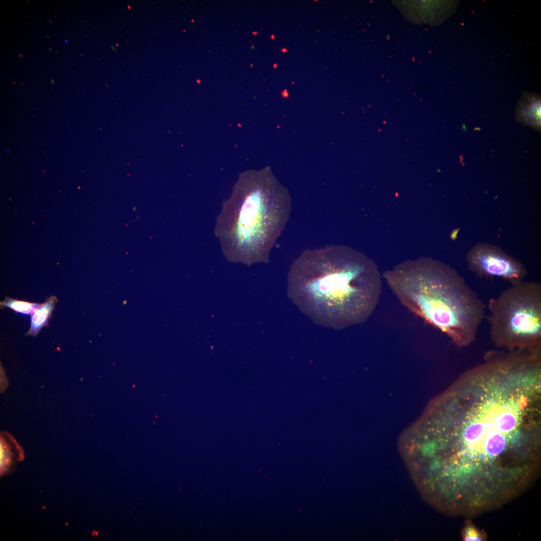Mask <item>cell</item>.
Returning a JSON list of instances; mask_svg holds the SVG:
<instances>
[{
    "label": "cell",
    "mask_w": 541,
    "mask_h": 541,
    "mask_svg": "<svg viewBox=\"0 0 541 541\" xmlns=\"http://www.w3.org/2000/svg\"><path fill=\"white\" fill-rule=\"evenodd\" d=\"M430 404L427 442L448 465L470 471L516 459L540 431L541 372L516 352H492Z\"/></svg>",
    "instance_id": "obj_1"
},
{
    "label": "cell",
    "mask_w": 541,
    "mask_h": 541,
    "mask_svg": "<svg viewBox=\"0 0 541 541\" xmlns=\"http://www.w3.org/2000/svg\"><path fill=\"white\" fill-rule=\"evenodd\" d=\"M287 294L315 323L335 329L362 324L377 307L381 278L375 263L344 245L303 251L288 276Z\"/></svg>",
    "instance_id": "obj_2"
},
{
    "label": "cell",
    "mask_w": 541,
    "mask_h": 541,
    "mask_svg": "<svg viewBox=\"0 0 541 541\" xmlns=\"http://www.w3.org/2000/svg\"><path fill=\"white\" fill-rule=\"evenodd\" d=\"M384 278L401 304L458 347L476 339L486 306L454 269L429 258L408 260Z\"/></svg>",
    "instance_id": "obj_3"
},
{
    "label": "cell",
    "mask_w": 541,
    "mask_h": 541,
    "mask_svg": "<svg viewBox=\"0 0 541 541\" xmlns=\"http://www.w3.org/2000/svg\"><path fill=\"white\" fill-rule=\"evenodd\" d=\"M291 210L288 192L269 172H243L223 203L215 226L226 258L248 265L267 262Z\"/></svg>",
    "instance_id": "obj_4"
},
{
    "label": "cell",
    "mask_w": 541,
    "mask_h": 541,
    "mask_svg": "<svg viewBox=\"0 0 541 541\" xmlns=\"http://www.w3.org/2000/svg\"><path fill=\"white\" fill-rule=\"evenodd\" d=\"M490 338L507 349L541 346V285L512 284L488 303Z\"/></svg>",
    "instance_id": "obj_5"
},
{
    "label": "cell",
    "mask_w": 541,
    "mask_h": 541,
    "mask_svg": "<svg viewBox=\"0 0 541 541\" xmlns=\"http://www.w3.org/2000/svg\"><path fill=\"white\" fill-rule=\"evenodd\" d=\"M466 262L469 270L478 276L500 278L511 284L522 281L527 274L519 260L500 247L486 243L471 248L467 254Z\"/></svg>",
    "instance_id": "obj_6"
},
{
    "label": "cell",
    "mask_w": 541,
    "mask_h": 541,
    "mask_svg": "<svg viewBox=\"0 0 541 541\" xmlns=\"http://www.w3.org/2000/svg\"><path fill=\"white\" fill-rule=\"evenodd\" d=\"M541 101L539 95L525 93L516 108L515 120L534 129L540 130Z\"/></svg>",
    "instance_id": "obj_7"
},
{
    "label": "cell",
    "mask_w": 541,
    "mask_h": 541,
    "mask_svg": "<svg viewBox=\"0 0 541 541\" xmlns=\"http://www.w3.org/2000/svg\"><path fill=\"white\" fill-rule=\"evenodd\" d=\"M58 299L55 296L48 298L45 302L35 309L31 314V325L26 335L36 336L40 330L48 324L50 318L54 309L55 303Z\"/></svg>",
    "instance_id": "obj_8"
},
{
    "label": "cell",
    "mask_w": 541,
    "mask_h": 541,
    "mask_svg": "<svg viewBox=\"0 0 541 541\" xmlns=\"http://www.w3.org/2000/svg\"><path fill=\"white\" fill-rule=\"evenodd\" d=\"M40 305L13 299L8 297H6L5 300L1 301L0 303L1 309L7 307L16 313L23 315L31 314Z\"/></svg>",
    "instance_id": "obj_9"
},
{
    "label": "cell",
    "mask_w": 541,
    "mask_h": 541,
    "mask_svg": "<svg viewBox=\"0 0 541 541\" xmlns=\"http://www.w3.org/2000/svg\"><path fill=\"white\" fill-rule=\"evenodd\" d=\"M464 540H482V537L479 532L473 526H468L463 533Z\"/></svg>",
    "instance_id": "obj_10"
},
{
    "label": "cell",
    "mask_w": 541,
    "mask_h": 541,
    "mask_svg": "<svg viewBox=\"0 0 541 541\" xmlns=\"http://www.w3.org/2000/svg\"><path fill=\"white\" fill-rule=\"evenodd\" d=\"M252 34H253L254 35H256V34H257V32H252Z\"/></svg>",
    "instance_id": "obj_11"
},
{
    "label": "cell",
    "mask_w": 541,
    "mask_h": 541,
    "mask_svg": "<svg viewBox=\"0 0 541 541\" xmlns=\"http://www.w3.org/2000/svg\"><path fill=\"white\" fill-rule=\"evenodd\" d=\"M282 51H283V52H286L287 51V50H286V49H283V50H282Z\"/></svg>",
    "instance_id": "obj_12"
},
{
    "label": "cell",
    "mask_w": 541,
    "mask_h": 541,
    "mask_svg": "<svg viewBox=\"0 0 541 541\" xmlns=\"http://www.w3.org/2000/svg\"><path fill=\"white\" fill-rule=\"evenodd\" d=\"M271 38H272V39H274L275 38V37H274V35H272V36H271Z\"/></svg>",
    "instance_id": "obj_13"
},
{
    "label": "cell",
    "mask_w": 541,
    "mask_h": 541,
    "mask_svg": "<svg viewBox=\"0 0 541 541\" xmlns=\"http://www.w3.org/2000/svg\"><path fill=\"white\" fill-rule=\"evenodd\" d=\"M274 68H277V64H275V65H274Z\"/></svg>",
    "instance_id": "obj_14"
},
{
    "label": "cell",
    "mask_w": 541,
    "mask_h": 541,
    "mask_svg": "<svg viewBox=\"0 0 541 541\" xmlns=\"http://www.w3.org/2000/svg\"><path fill=\"white\" fill-rule=\"evenodd\" d=\"M51 82H52V84H54V80L53 79L51 80Z\"/></svg>",
    "instance_id": "obj_15"
},
{
    "label": "cell",
    "mask_w": 541,
    "mask_h": 541,
    "mask_svg": "<svg viewBox=\"0 0 541 541\" xmlns=\"http://www.w3.org/2000/svg\"><path fill=\"white\" fill-rule=\"evenodd\" d=\"M250 65H251V66H250L251 67H252V66H253L252 64H251Z\"/></svg>",
    "instance_id": "obj_16"
}]
</instances>
